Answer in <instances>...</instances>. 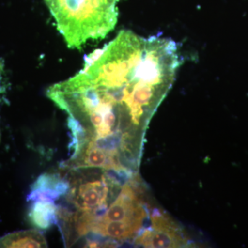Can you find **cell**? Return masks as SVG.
Here are the masks:
<instances>
[{
	"instance_id": "6da1fadb",
	"label": "cell",
	"mask_w": 248,
	"mask_h": 248,
	"mask_svg": "<svg viewBox=\"0 0 248 248\" xmlns=\"http://www.w3.org/2000/svg\"><path fill=\"white\" fill-rule=\"evenodd\" d=\"M182 62L174 40L120 31L81 71L47 89L71 132L66 169L107 170L139 155L140 131L169 92Z\"/></svg>"
},
{
	"instance_id": "7a4b0ae2",
	"label": "cell",
	"mask_w": 248,
	"mask_h": 248,
	"mask_svg": "<svg viewBox=\"0 0 248 248\" xmlns=\"http://www.w3.org/2000/svg\"><path fill=\"white\" fill-rule=\"evenodd\" d=\"M120 0H44L70 48L102 40L117 25Z\"/></svg>"
},
{
	"instance_id": "3957f363",
	"label": "cell",
	"mask_w": 248,
	"mask_h": 248,
	"mask_svg": "<svg viewBox=\"0 0 248 248\" xmlns=\"http://www.w3.org/2000/svg\"><path fill=\"white\" fill-rule=\"evenodd\" d=\"M68 188L69 184L64 174L60 172L44 173L31 186L27 201H47L55 203L66 193Z\"/></svg>"
},
{
	"instance_id": "277c9868",
	"label": "cell",
	"mask_w": 248,
	"mask_h": 248,
	"mask_svg": "<svg viewBox=\"0 0 248 248\" xmlns=\"http://www.w3.org/2000/svg\"><path fill=\"white\" fill-rule=\"evenodd\" d=\"M135 244L144 248H179L186 245V241L177 228L164 230L148 229L135 238Z\"/></svg>"
},
{
	"instance_id": "5b68a950",
	"label": "cell",
	"mask_w": 248,
	"mask_h": 248,
	"mask_svg": "<svg viewBox=\"0 0 248 248\" xmlns=\"http://www.w3.org/2000/svg\"><path fill=\"white\" fill-rule=\"evenodd\" d=\"M29 221L39 230H48L58 224V208L55 202L35 201L31 202L29 214Z\"/></svg>"
},
{
	"instance_id": "8992f818",
	"label": "cell",
	"mask_w": 248,
	"mask_h": 248,
	"mask_svg": "<svg viewBox=\"0 0 248 248\" xmlns=\"http://www.w3.org/2000/svg\"><path fill=\"white\" fill-rule=\"evenodd\" d=\"M0 248H48L43 233L35 229L14 232L0 237Z\"/></svg>"
}]
</instances>
